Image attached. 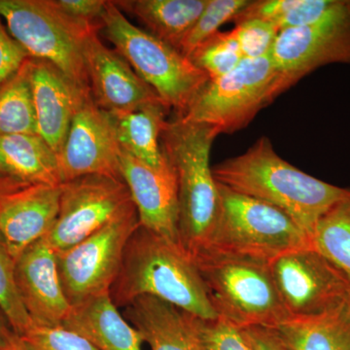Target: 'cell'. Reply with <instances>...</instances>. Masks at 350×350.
<instances>
[{
	"label": "cell",
	"mask_w": 350,
	"mask_h": 350,
	"mask_svg": "<svg viewBox=\"0 0 350 350\" xmlns=\"http://www.w3.org/2000/svg\"><path fill=\"white\" fill-rule=\"evenodd\" d=\"M251 0H208L206 8L179 46L183 56L191 59L200 46L219 32L225 23L236 19Z\"/></svg>",
	"instance_id": "cell-27"
},
{
	"label": "cell",
	"mask_w": 350,
	"mask_h": 350,
	"mask_svg": "<svg viewBox=\"0 0 350 350\" xmlns=\"http://www.w3.org/2000/svg\"><path fill=\"white\" fill-rule=\"evenodd\" d=\"M25 184L20 183V182L14 180L10 177L1 176L0 177V199L3 196L13 192V191L18 190V189L25 187Z\"/></svg>",
	"instance_id": "cell-38"
},
{
	"label": "cell",
	"mask_w": 350,
	"mask_h": 350,
	"mask_svg": "<svg viewBox=\"0 0 350 350\" xmlns=\"http://www.w3.org/2000/svg\"><path fill=\"white\" fill-rule=\"evenodd\" d=\"M110 296L118 308L153 296L200 319H217L192 257L180 244L142 226L126 243Z\"/></svg>",
	"instance_id": "cell-2"
},
{
	"label": "cell",
	"mask_w": 350,
	"mask_h": 350,
	"mask_svg": "<svg viewBox=\"0 0 350 350\" xmlns=\"http://www.w3.org/2000/svg\"><path fill=\"white\" fill-rule=\"evenodd\" d=\"M253 350H288L273 329L255 326L241 329Z\"/></svg>",
	"instance_id": "cell-36"
},
{
	"label": "cell",
	"mask_w": 350,
	"mask_h": 350,
	"mask_svg": "<svg viewBox=\"0 0 350 350\" xmlns=\"http://www.w3.org/2000/svg\"><path fill=\"white\" fill-rule=\"evenodd\" d=\"M63 326L89 340L98 350H142L144 340L119 312L110 293L71 306Z\"/></svg>",
	"instance_id": "cell-20"
},
{
	"label": "cell",
	"mask_w": 350,
	"mask_h": 350,
	"mask_svg": "<svg viewBox=\"0 0 350 350\" xmlns=\"http://www.w3.org/2000/svg\"><path fill=\"white\" fill-rule=\"evenodd\" d=\"M218 188L217 220L206 247L268 264L292 251L312 247L310 236L284 211L222 184Z\"/></svg>",
	"instance_id": "cell-6"
},
{
	"label": "cell",
	"mask_w": 350,
	"mask_h": 350,
	"mask_svg": "<svg viewBox=\"0 0 350 350\" xmlns=\"http://www.w3.org/2000/svg\"><path fill=\"white\" fill-rule=\"evenodd\" d=\"M347 312H349V314L350 317V297H349V301H347Z\"/></svg>",
	"instance_id": "cell-40"
},
{
	"label": "cell",
	"mask_w": 350,
	"mask_h": 350,
	"mask_svg": "<svg viewBox=\"0 0 350 350\" xmlns=\"http://www.w3.org/2000/svg\"><path fill=\"white\" fill-rule=\"evenodd\" d=\"M0 175L25 185L63 183L57 154L38 135L0 137Z\"/></svg>",
	"instance_id": "cell-22"
},
{
	"label": "cell",
	"mask_w": 350,
	"mask_h": 350,
	"mask_svg": "<svg viewBox=\"0 0 350 350\" xmlns=\"http://www.w3.org/2000/svg\"><path fill=\"white\" fill-rule=\"evenodd\" d=\"M296 84L271 56L243 59L234 70L209 80L182 118L232 133L248 125L262 108Z\"/></svg>",
	"instance_id": "cell-8"
},
{
	"label": "cell",
	"mask_w": 350,
	"mask_h": 350,
	"mask_svg": "<svg viewBox=\"0 0 350 350\" xmlns=\"http://www.w3.org/2000/svg\"><path fill=\"white\" fill-rule=\"evenodd\" d=\"M100 23L114 50L175 114H183L209 81L178 50L131 24L114 1L107 2Z\"/></svg>",
	"instance_id": "cell-5"
},
{
	"label": "cell",
	"mask_w": 350,
	"mask_h": 350,
	"mask_svg": "<svg viewBox=\"0 0 350 350\" xmlns=\"http://www.w3.org/2000/svg\"><path fill=\"white\" fill-rule=\"evenodd\" d=\"M288 319L340 310L350 297V280L313 247L301 248L269 264Z\"/></svg>",
	"instance_id": "cell-10"
},
{
	"label": "cell",
	"mask_w": 350,
	"mask_h": 350,
	"mask_svg": "<svg viewBox=\"0 0 350 350\" xmlns=\"http://www.w3.org/2000/svg\"><path fill=\"white\" fill-rule=\"evenodd\" d=\"M338 2V0H298L296 5L275 25L280 32L312 24L325 16Z\"/></svg>",
	"instance_id": "cell-33"
},
{
	"label": "cell",
	"mask_w": 350,
	"mask_h": 350,
	"mask_svg": "<svg viewBox=\"0 0 350 350\" xmlns=\"http://www.w3.org/2000/svg\"><path fill=\"white\" fill-rule=\"evenodd\" d=\"M55 5L68 15L79 22L86 24H98L107 2L105 0H53Z\"/></svg>",
	"instance_id": "cell-35"
},
{
	"label": "cell",
	"mask_w": 350,
	"mask_h": 350,
	"mask_svg": "<svg viewBox=\"0 0 350 350\" xmlns=\"http://www.w3.org/2000/svg\"><path fill=\"white\" fill-rule=\"evenodd\" d=\"M190 59L208 76L209 80H214L234 70L241 63L243 56L236 33L232 29L219 31L202 44Z\"/></svg>",
	"instance_id": "cell-28"
},
{
	"label": "cell",
	"mask_w": 350,
	"mask_h": 350,
	"mask_svg": "<svg viewBox=\"0 0 350 350\" xmlns=\"http://www.w3.org/2000/svg\"><path fill=\"white\" fill-rule=\"evenodd\" d=\"M213 174L226 187L284 211L310 239L317 221L347 192L283 160L267 137L241 155L216 165Z\"/></svg>",
	"instance_id": "cell-1"
},
{
	"label": "cell",
	"mask_w": 350,
	"mask_h": 350,
	"mask_svg": "<svg viewBox=\"0 0 350 350\" xmlns=\"http://www.w3.org/2000/svg\"><path fill=\"white\" fill-rule=\"evenodd\" d=\"M123 179L92 174L64 182L59 214L45 237L56 253L98 232L133 204Z\"/></svg>",
	"instance_id": "cell-11"
},
{
	"label": "cell",
	"mask_w": 350,
	"mask_h": 350,
	"mask_svg": "<svg viewBox=\"0 0 350 350\" xmlns=\"http://www.w3.org/2000/svg\"><path fill=\"white\" fill-rule=\"evenodd\" d=\"M14 334L6 315L0 308V350H5L11 336Z\"/></svg>",
	"instance_id": "cell-37"
},
{
	"label": "cell",
	"mask_w": 350,
	"mask_h": 350,
	"mask_svg": "<svg viewBox=\"0 0 350 350\" xmlns=\"http://www.w3.org/2000/svg\"><path fill=\"white\" fill-rule=\"evenodd\" d=\"M120 10L133 14L152 36L178 50L208 0H122Z\"/></svg>",
	"instance_id": "cell-23"
},
{
	"label": "cell",
	"mask_w": 350,
	"mask_h": 350,
	"mask_svg": "<svg viewBox=\"0 0 350 350\" xmlns=\"http://www.w3.org/2000/svg\"><path fill=\"white\" fill-rule=\"evenodd\" d=\"M120 174L142 227L179 243L178 197L174 174H163L122 150Z\"/></svg>",
	"instance_id": "cell-17"
},
{
	"label": "cell",
	"mask_w": 350,
	"mask_h": 350,
	"mask_svg": "<svg viewBox=\"0 0 350 350\" xmlns=\"http://www.w3.org/2000/svg\"><path fill=\"white\" fill-rule=\"evenodd\" d=\"M85 61L92 98L108 113L135 111L162 101L116 51L94 31L88 38Z\"/></svg>",
	"instance_id": "cell-14"
},
{
	"label": "cell",
	"mask_w": 350,
	"mask_h": 350,
	"mask_svg": "<svg viewBox=\"0 0 350 350\" xmlns=\"http://www.w3.org/2000/svg\"><path fill=\"white\" fill-rule=\"evenodd\" d=\"M202 350H253L241 329L222 319H204L191 314Z\"/></svg>",
	"instance_id": "cell-30"
},
{
	"label": "cell",
	"mask_w": 350,
	"mask_h": 350,
	"mask_svg": "<svg viewBox=\"0 0 350 350\" xmlns=\"http://www.w3.org/2000/svg\"><path fill=\"white\" fill-rule=\"evenodd\" d=\"M123 315L151 350H202L190 313L153 296H140Z\"/></svg>",
	"instance_id": "cell-19"
},
{
	"label": "cell",
	"mask_w": 350,
	"mask_h": 350,
	"mask_svg": "<svg viewBox=\"0 0 350 350\" xmlns=\"http://www.w3.org/2000/svg\"><path fill=\"white\" fill-rule=\"evenodd\" d=\"M191 257L219 319L239 329L275 328L288 319L268 262L213 247Z\"/></svg>",
	"instance_id": "cell-4"
},
{
	"label": "cell",
	"mask_w": 350,
	"mask_h": 350,
	"mask_svg": "<svg viewBox=\"0 0 350 350\" xmlns=\"http://www.w3.org/2000/svg\"><path fill=\"white\" fill-rule=\"evenodd\" d=\"M269 56L296 83L322 66L350 64V0L312 24L280 31Z\"/></svg>",
	"instance_id": "cell-12"
},
{
	"label": "cell",
	"mask_w": 350,
	"mask_h": 350,
	"mask_svg": "<svg viewBox=\"0 0 350 350\" xmlns=\"http://www.w3.org/2000/svg\"><path fill=\"white\" fill-rule=\"evenodd\" d=\"M312 244L350 280V188L317 221Z\"/></svg>",
	"instance_id": "cell-26"
},
{
	"label": "cell",
	"mask_w": 350,
	"mask_h": 350,
	"mask_svg": "<svg viewBox=\"0 0 350 350\" xmlns=\"http://www.w3.org/2000/svg\"><path fill=\"white\" fill-rule=\"evenodd\" d=\"M271 329L288 350H350L347 306L308 319H287Z\"/></svg>",
	"instance_id": "cell-24"
},
{
	"label": "cell",
	"mask_w": 350,
	"mask_h": 350,
	"mask_svg": "<svg viewBox=\"0 0 350 350\" xmlns=\"http://www.w3.org/2000/svg\"><path fill=\"white\" fill-rule=\"evenodd\" d=\"M61 185H27L0 199V236L15 261L52 230L59 214Z\"/></svg>",
	"instance_id": "cell-16"
},
{
	"label": "cell",
	"mask_w": 350,
	"mask_h": 350,
	"mask_svg": "<svg viewBox=\"0 0 350 350\" xmlns=\"http://www.w3.org/2000/svg\"><path fill=\"white\" fill-rule=\"evenodd\" d=\"M5 350H27V349L25 347L24 342H23L22 338L17 334L14 333L11 336L10 340H9Z\"/></svg>",
	"instance_id": "cell-39"
},
{
	"label": "cell",
	"mask_w": 350,
	"mask_h": 350,
	"mask_svg": "<svg viewBox=\"0 0 350 350\" xmlns=\"http://www.w3.org/2000/svg\"><path fill=\"white\" fill-rule=\"evenodd\" d=\"M243 59L269 56L278 38V27L261 20H247L236 24L234 29Z\"/></svg>",
	"instance_id": "cell-32"
},
{
	"label": "cell",
	"mask_w": 350,
	"mask_h": 350,
	"mask_svg": "<svg viewBox=\"0 0 350 350\" xmlns=\"http://www.w3.org/2000/svg\"><path fill=\"white\" fill-rule=\"evenodd\" d=\"M1 176H2V175H0V177H1Z\"/></svg>",
	"instance_id": "cell-41"
},
{
	"label": "cell",
	"mask_w": 350,
	"mask_h": 350,
	"mask_svg": "<svg viewBox=\"0 0 350 350\" xmlns=\"http://www.w3.org/2000/svg\"><path fill=\"white\" fill-rule=\"evenodd\" d=\"M19 337L27 350H98L86 338L63 325L31 323Z\"/></svg>",
	"instance_id": "cell-31"
},
{
	"label": "cell",
	"mask_w": 350,
	"mask_h": 350,
	"mask_svg": "<svg viewBox=\"0 0 350 350\" xmlns=\"http://www.w3.org/2000/svg\"><path fill=\"white\" fill-rule=\"evenodd\" d=\"M219 135L215 126L175 114L161 135L163 155L176 180L179 244L190 256L206 247L217 220L220 194L211 153Z\"/></svg>",
	"instance_id": "cell-3"
},
{
	"label": "cell",
	"mask_w": 350,
	"mask_h": 350,
	"mask_svg": "<svg viewBox=\"0 0 350 350\" xmlns=\"http://www.w3.org/2000/svg\"><path fill=\"white\" fill-rule=\"evenodd\" d=\"M31 83L38 135L59 155L84 91L47 62L31 57Z\"/></svg>",
	"instance_id": "cell-18"
},
{
	"label": "cell",
	"mask_w": 350,
	"mask_h": 350,
	"mask_svg": "<svg viewBox=\"0 0 350 350\" xmlns=\"http://www.w3.org/2000/svg\"><path fill=\"white\" fill-rule=\"evenodd\" d=\"M170 110L163 101H158L135 111L107 112L122 150L163 174H174L161 145Z\"/></svg>",
	"instance_id": "cell-21"
},
{
	"label": "cell",
	"mask_w": 350,
	"mask_h": 350,
	"mask_svg": "<svg viewBox=\"0 0 350 350\" xmlns=\"http://www.w3.org/2000/svg\"><path fill=\"white\" fill-rule=\"evenodd\" d=\"M0 308L6 315L14 333L22 336L31 320L18 293L15 280V260L0 236Z\"/></svg>",
	"instance_id": "cell-29"
},
{
	"label": "cell",
	"mask_w": 350,
	"mask_h": 350,
	"mask_svg": "<svg viewBox=\"0 0 350 350\" xmlns=\"http://www.w3.org/2000/svg\"><path fill=\"white\" fill-rule=\"evenodd\" d=\"M29 57L24 47L5 29L0 16V84L13 75Z\"/></svg>",
	"instance_id": "cell-34"
},
{
	"label": "cell",
	"mask_w": 350,
	"mask_h": 350,
	"mask_svg": "<svg viewBox=\"0 0 350 350\" xmlns=\"http://www.w3.org/2000/svg\"><path fill=\"white\" fill-rule=\"evenodd\" d=\"M139 226L133 204L84 241L57 253L62 286L71 306L110 293L121 269L126 243Z\"/></svg>",
	"instance_id": "cell-9"
},
{
	"label": "cell",
	"mask_w": 350,
	"mask_h": 350,
	"mask_svg": "<svg viewBox=\"0 0 350 350\" xmlns=\"http://www.w3.org/2000/svg\"><path fill=\"white\" fill-rule=\"evenodd\" d=\"M15 280L31 323L63 325L71 306L62 286L56 251L46 238L31 244L17 258Z\"/></svg>",
	"instance_id": "cell-15"
},
{
	"label": "cell",
	"mask_w": 350,
	"mask_h": 350,
	"mask_svg": "<svg viewBox=\"0 0 350 350\" xmlns=\"http://www.w3.org/2000/svg\"><path fill=\"white\" fill-rule=\"evenodd\" d=\"M0 16L29 57L47 62L76 86L91 92L85 48L101 25L68 17L53 0H0Z\"/></svg>",
	"instance_id": "cell-7"
},
{
	"label": "cell",
	"mask_w": 350,
	"mask_h": 350,
	"mask_svg": "<svg viewBox=\"0 0 350 350\" xmlns=\"http://www.w3.org/2000/svg\"><path fill=\"white\" fill-rule=\"evenodd\" d=\"M122 148L111 119L87 96L78 108L59 155L62 181L100 174L122 179Z\"/></svg>",
	"instance_id": "cell-13"
},
{
	"label": "cell",
	"mask_w": 350,
	"mask_h": 350,
	"mask_svg": "<svg viewBox=\"0 0 350 350\" xmlns=\"http://www.w3.org/2000/svg\"><path fill=\"white\" fill-rule=\"evenodd\" d=\"M11 135H38L31 57L0 84V137Z\"/></svg>",
	"instance_id": "cell-25"
}]
</instances>
